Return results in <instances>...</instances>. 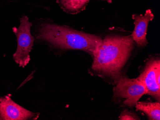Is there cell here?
Returning <instances> with one entry per match:
<instances>
[{"label": "cell", "mask_w": 160, "mask_h": 120, "mask_svg": "<svg viewBox=\"0 0 160 120\" xmlns=\"http://www.w3.org/2000/svg\"><path fill=\"white\" fill-rule=\"evenodd\" d=\"M137 111L144 113L150 120H160V103L138 102L135 104Z\"/></svg>", "instance_id": "9"}, {"label": "cell", "mask_w": 160, "mask_h": 120, "mask_svg": "<svg viewBox=\"0 0 160 120\" xmlns=\"http://www.w3.org/2000/svg\"><path fill=\"white\" fill-rule=\"evenodd\" d=\"M133 47L132 36H106L93 51L92 69L98 76L110 77L117 82Z\"/></svg>", "instance_id": "1"}, {"label": "cell", "mask_w": 160, "mask_h": 120, "mask_svg": "<svg viewBox=\"0 0 160 120\" xmlns=\"http://www.w3.org/2000/svg\"><path fill=\"white\" fill-rule=\"evenodd\" d=\"M154 18V15L150 9H148L144 15H133L135 28L132 36L134 41L139 47H144L148 44L146 39L148 24Z\"/></svg>", "instance_id": "7"}, {"label": "cell", "mask_w": 160, "mask_h": 120, "mask_svg": "<svg viewBox=\"0 0 160 120\" xmlns=\"http://www.w3.org/2000/svg\"><path fill=\"white\" fill-rule=\"evenodd\" d=\"M20 23L18 27L12 28L18 41V47L13 55V59L19 67L25 68L30 62V53L35 39L31 35L32 24L29 21L28 17L26 16L22 17Z\"/></svg>", "instance_id": "3"}, {"label": "cell", "mask_w": 160, "mask_h": 120, "mask_svg": "<svg viewBox=\"0 0 160 120\" xmlns=\"http://www.w3.org/2000/svg\"><path fill=\"white\" fill-rule=\"evenodd\" d=\"M37 38L58 48L81 50L92 55L94 50L102 41L100 37L95 35L51 23L41 25Z\"/></svg>", "instance_id": "2"}, {"label": "cell", "mask_w": 160, "mask_h": 120, "mask_svg": "<svg viewBox=\"0 0 160 120\" xmlns=\"http://www.w3.org/2000/svg\"><path fill=\"white\" fill-rule=\"evenodd\" d=\"M103 1H106L108 2H112V0H103Z\"/></svg>", "instance_id": "11"}, {"label": "cell", "mask_w": 160, "mask_h": 120, "mask_svg": "<svg viewBox=\"0 0 160 120\" xmlns=\"http://www.w3.org/2000/svg\"><path fill=\"white\" fill-rule=\"evenodd\" d=\"M114 88V97L124 99V104L133 107L143 95L147 94L143 83L137 79L120 78Z\"/></svg>", "instance_id": "4"}, {"label": "cell", "mask_w": 160, "mask_h": 120, "mask_svg": "<svg viewBox=\"0 0 160 120\" xmlns=\"http://www.w3.org/2000/svg\"><path fill=\"white\" fill-rule=\"evenodd\" d=\"M39 113H33L12 101L11 95L0 96V120H37Z\"/></svg>", "instance_id": "6"}, {"label": "cell", "mask_w": 160, "mask_h": 120, "mask_svg": "<svg viewBox=\"0 0 160 120\" xmlns=\"http://www.w3.org/2000/svg\"><path fill=\"white\" fill-rule=\"evenodd\" d=\"M137 79L143 83L147 94L152 96L160 102V59H152L150 60Z\"/></svg>", "instance_id": "5"}, {"label": "cell", "mask_w": 160, "mask_h": 120, "mask_svg": "<svg viewBox=\"0 0 160 120\" xmlns=\"http://www.w3.org/2000/svg\"><path fill=\"white\" fill-rule=\"evenodd\" d=\"M119 120H140V118L138 117L134 113L129 112L127 110L122 112L119 117Z\"/></svg>", "instance_id": "10"}, {"label": "cell", "mask_w": 160, "mask_h": 120, "mask_svg": "<svg viewBox=\"0 0 160 120\" xmlns=\"http://www.w3.org/2000/svg\"><path fill=\"white\" fill-rule=\"evenodd\" d=\"M62 9L68 13L76 14L83 11L90 0H57Z\"/></svg>", "instance_id": "8"}]
</instances>
